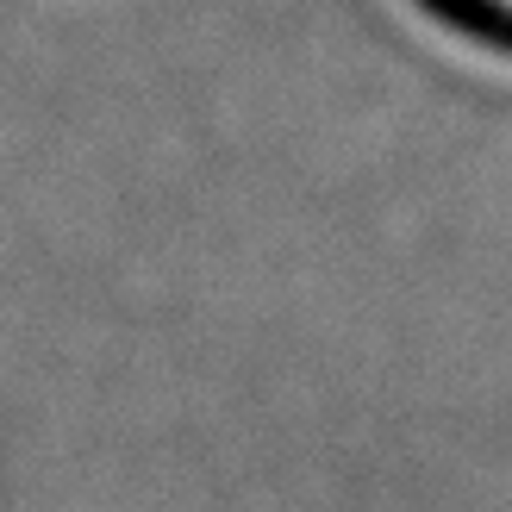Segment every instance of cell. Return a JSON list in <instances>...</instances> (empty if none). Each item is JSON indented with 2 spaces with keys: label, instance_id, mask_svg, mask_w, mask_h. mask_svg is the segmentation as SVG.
<instances>
[{
  "label": "cell",
  "instance_id": "1",
  "mask_svg": "<svg viewBox=\"0 0 512 512\" xmlns=\"http://www.w3.org/2000/svg\"><path fill=\"white\" fill-rule=\"evenodd\" d=\"M450 7H463L481 32H494V38L512 44V0H450Z\"/></svg>",
  "mask_w": 512,
  "mask_h": 512
}]
</instances>
